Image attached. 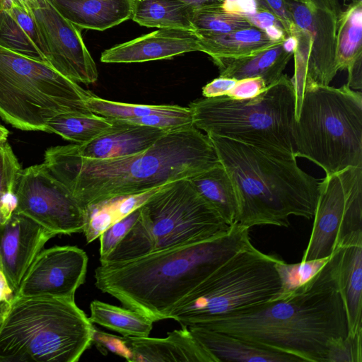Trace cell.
<instances>
[{
    "mask_svg": "<svg viewBox=\"0 0 362 362\" xmlns=\"http://www.w3.org/2000/svg\"><path fill=\"white\" fill-rule=\"evenodd\" d=\"M219 163L207 134L192 124L168 132L146 151L130 156L90 160L57 146L46 150L43 163L86 208L190 179Z\"/></svg>",
    "mask_w": 362,
    "mask_h": 362,
    "instance_id": "cell-1",
    "label": "cell"
},
{
    "mask_svg": "<svg viewBox=\"0 0 362 362\" xmlns=\"http://www.w3.org/2000/svg\"><path fill=\"white\" fill-rule=\"evenodd\" d=\"M339 256V247L309 281L285 297L193 326L227 333L300 361L325 362L329 341L348 334L337 279Z\"/></svg>",
    "mask_w": 362,
    "mask_h": 362,
    "instance_id": "cell-2",
    "label": "cell"
},
{
    "mask_svg": "<svg viewBox=\"0 0 362 362\" xmlns=\"http://www.w3.org/2000/svg\"><path fill=\"white\" fill-rule=\"evenodd\" d=\"M249 229L235 223L204 240L100 264L95 270V286L153 322L169 319L197 286L250 243Z\"/></svg>",
    "mask_w": 362,
    "mask_h": 362,
    "instance_id": "cell-3",
    "label": "cell"
},
{
    "mask_svg": "<svg viewBox=\"0 0 362 362\" xmlns=\"http://www.w3.org/2000/svg\"><path fill=\"white\" fill-rule=\"evenodd\" d=\"M235 189V223L250 228L288 227L289 217H314L320 180L303 170L296 157L273 154L256 146L207 134Z\"/></svg>",
    "mask_w": 362,
    "mask_h": 362,
    "instance_id": "cell-4",
    "label": "cell"
},
{
    "mask_svg": "<svg viewBox=\"0 0 362 362\" xmlns=\"http://www.w3.org/2000/svg\"><path fill=\"white\" fill-rule=\"evenodd\" d=\"M94 330L74 299L15 295L0 329V362H76Z\"/></svg>",
    "mask_w": 362,
    "mask_h": 362,
    "instance_id": "cell-5",
    "label": "cell"
},
{
    "mask_svg": "<svg viewBox=\"0 0 362 362\" xmlns=\"http://www.w3.org/2000/svg\"><path fill=\"white\" fill-rule=\"evenodd\" d=\"M295 156L325 175L362 167V94L305 79L294 127Z\"/></svg>",
    "mask_w": 362,
    "mask_h": 362,
    "instance_id": "cell-6",
    "label": "cell"
},
{
    "mask_svg": "<svg viewBox=\"0 0 362 362\" xmlns=\"http://www.w3.org/2000/svg\"><path fill=\"white\" fill-rule=\"evenodd\" d=\"M193 124L214 134L267 152L295 156L296 91L286 74L257 97L236 100L226 95L204 98L189 105Z\"/></svg>",
    "mask_w": 362,
    "mask_h": 362,
    "instance_id": "cell-7",
    "label": "cell"
},
{
    "mask_svg": "<svg viewBox=\"0 0 362 362\" xmlns=\"http://www.w3.org/2000/svg\"><path fill=\"white\" fill-rule=\"evenodd\" d=\"M189 179L162 186L141 207L126 235L100 264L136 258L155 251L204 240L229 229Z\"/></svg>",
    "mask_w": 362,
    "mask_h": 362,
    "instance_id": "cell-8",
    "label": "cell"
},
{
    "mask_svg": "<svg viewBox=\"0 0 362 362\" xmlns=\"http://www.w3.org/2000/svg\"><path fill=\"white\" fill-rule=\"evenodd\" d=\"M92 95L48 64L0 46V117L13 127L45 132L59 114L93 113L85 104Z\"/></svg>",
    "mask_w": 362,
    "mask_h": 362,
    "instance_id": "cell-9",
    "label": "cell"
},
{
    "mask_svg": "<svg viewBox=\"0 0 362 362\" xmlns=\"http://www.w3.org/2000/svg\"><path fill=\"white\" fill-rule=\"evenodd\" d=\"M251 242L197 286L170 314L181 327L197 325L274 299L281 290L276 263Z\"/></svg>",
    "mask_w": 362,
    "mask_h": 362,
    "instance_id": "cell-10",
    "label": "cell"
},
{
    "mask_svg": "<svg viewBox=\"0 0 362 362\" xmlns=\"http://www.w3.org/2000/svg\"><path fill=\"white\" fill-rule=\"evenodd\" d=\"M313 218L301 262L328 258L337 248L362 238V167L325 175Z\"/></svg>",
    "mask_w": 362,
    "mask_h": 362,
    "instance_id": "cell-11",
    "label": "cell"
},
{
    "mask_svg": "<svg viewBox=\"0 0 362 362\" xmlns=\"http://www.w3.org/2000/svg\"><path fill=\"white\" fill-rule=\"evenodd\" d=\"M297 40L291 78L296 98L301 100L305 79L329 85L338 70L336 38L341 8L338 0H286Z\"/></svg>",
    "mask_w": 362,
    "mask_h": 362,
    "instance_id": "cell-12",
    "label": "cell"
},
{
    "mask_svg": "<svg viewBox=\"0 0 362 362\" xmlns=\"http://www.w3.org/2000/svg\"><path fill=\"white\" fill-rule=\"evenodd\" d=\"M14 212L31 218L55 235L80 233L86 209L44 163L22 169L16 188Z\"/></svg>",
    "mask_w": 362,
    "mask_h": 362,
    "instance_id": "cell-13",
    "label": "cell"
},
{
    "mask_svg": "<svg viewBox=\"0 0 362 362\" xmlns=\"http://www.w3.org/2000/svg\"><path fill=\"white\" fill-rule=\"evenodd\" d=\"M46 49L47 63L76 83H95V63L83 42L81 29L63 17L47 0L32 10Z\"/></svg>",
    "mask_w": 362,
    "mask_h": 362,
    "instance_id": "cell-14",
    "label": "cell"
},
{
    "mask_svg": "<svg viewBox=\"0 0 362 362\" xmlns=\"http://www.w3.org/2000/svg\"><path fill=\"white\" fill-rule=\"evenodd\" d=\"M88 258L76 246H54L42 250L26 272L15 294L74 299L84 283Z\"/></svg>",
    "mask_w": 362,
    "mask_h": 362,
    "instance_id": "cell-15",
    "label": "cell"
},
{
    "mask_svg": "<svg viewBox=\"0 0 362 362\" xmlns=\"http://www.w3.org/2000/svg\"><path fill=\"white\" fill-rule=\"evenodd\" d=\"M54 236L31 218L16 212L0 224V269L15 294L35 258Z\"/></svg>",
    "mask_w": 362,
    "mask_h": 362,
    "instance_id": "cell-16",
    "label": "cell"
},
{
    "mask_svg": "<svg viewBox=\"0 0 362 362\" xmlns=\"http://www.w3.org/2000/svg\"><path fill=\"white\" fill-rule=\"evenodd\" d=\"M199 38L193 30L160 28L103 52L104 63H136L170 59L199 51Z\"/></svg>",
    "mask_w": 362,
    "mask_h": 362,
    "instance_id": "cell-17",
    "label": "cell"
},
{
    "mask_svg": "<svg viewBox=\"0 0 362 362\" xmlns=\"http://www.w3.org/2000/svg\"><path fill=\"white\" fill-rule=\"evenodd\" d=\"M112 127L94 139L64 146L69 153L90 160H106L130 156L150 148L169 129L110 119Z\"/></svg>",
    "mask_w": 362,
    "mask_h": 362,
    "instance_id": "cell-18",
    "label": "cell"
},
{
    "mask_svg": "<svg viewBox=\"0 0 362 362\" xmlns=\"http://www.w3.org/2000/svg\"><path fill=\"white\" fill-rule=\"evenodd\" d=\"M122 357L129 362H216L187 327L168 333L165 338L122 336Z\"/></svg>",
    "mask_w": 362,
    "mask_h": 362,
    "instance_id": "cell-19",
    "label": "cell"
},
{
    "mask_svg": "<svg viewBox=\"0 0 362 362\" xmlns=\"http://www.w3.org/2000/svg\"><path fill=\"white\" fill-rule=\"evenodd\" d=\"M197 341L216 362H296L297 358L252 341L221 332L187 327Z\"/></svg>",
    "mask_w": 362,
    "mask_h": 362,
    "instance_id": "cell-20",
    "label": "cell"
},
{
    "mask_svg": "<svg viewBox=\"0 0 362 362\" xmlns=\"http://www.w3.org/2000/svg\"><path fill=\"white\" fill-rule=\"evenodd\" d=\"M80 29L105 30L132 17L134 0H47Z\"/></svg>",
    "mask_w": 362,
    "mask_h": 362,
    "instance_id": "cell-21",
    "label": "cell"
},
{
    "mask_svg": "<svg viewBox=\"0 0 362 362\" xmlns=\"http://www.w3.org/2000/svg\"><path fill=\"white\" fill-rule=\"evenodd\" d=\"M337 279L345 308L348 336L362 333V238L339 247Z\"/></svg>",
    "mask_w": 362,
    "mask_h": 362,
    "instance_id": "cell-22",
    "label": "cell"
},
{
    "mask_svg": "<svg viewBox=\"0 0 362 362\" xmlns=\"http://www.w3.org/2000/svg\"><path fill=\"white\" fill-rule=\"evenodd\" d=\"M284 40L255 54L238 58L211 59L220 76L241 80L260 77L267 86L276 82L283 74L293 55L284 46Z\"/></svg>",
    "mask_w": 362,
    "mask_h": 362,
    "instance_id": "cell-23",
    "label": "cell"
},
{
    "mask_svg": "<svg viewBox=\"0 0 362 362\" xmlns=\"http://www.w3.org/2000/svg\"><path fill=\"white\" fill-rule=\"evenodd\" d=\"M0 46L47 63L46 49L33 12L21 6L0 9Z\"/></svg>",
    "mask_w": 362,
    "mask_h": 362,
    "instance_id": "cell-24",
    "label": "cell"
},
{
    "mask_svg": "<svg viewBox=\"0 0 362 362\" xmlns=\"http://www.w3.org/2000/svg\"><path fill=\"white\" fill-rule=\"evenodd\" d=\"M197 35L199 51L211 59L243 57L280 42L274 41L264 30L255 25L223 34Z\"/></svg>",
    "mask_w": 362,
    "mask_h": 362,
    "instance_id": "cell-25",
    "label": "cell"
},
{
    "mask_svg": "<svg viewBox=\"0 0 362 362\" xmlns=\"http://www.w3.org/2000/svg\"><path fill=\"white\" fill-rule=\"evenodd\" d=\"M189 180L199 194L229 226L235 223L238 213L237 194L229 175L221 163Z\"/></svg>",
    "mask_w": 362,
    "mask_h": 362,
    "instance_id": "cell-26",
    "label": "cell"
},
{
    "mask_svg": "<svg viewBox=\"0 0 362 362\" xmlns=\"http://www.w3.org/2000/svg\"><path fill=\"white\" fill-rule=\"evenodd\" d=\"M194 10L177 0H134L132 19L149 28L193 30Z\"/></svg>",
    "mask_w": 362,
    "mask_h": 362,
    "instance_id": "cell-27",
    "label": "cell"
},
{
    "mask_svg": "<svg viewBox=\"0 0 362 362\" xmlns=\"http://www.w3.org/2000/svg\"><path fill=\"white\" fill-rule=\"evenodd\" d=\"M88 317L107 329L117 332L124 337H149L153 322L141 313L125 307H119L100 300L90 304Z\"/></svg>",
    "mask_w": 362,
    "mask_h": 362,
    "instance_id": "cell-28",
    "label": "cell"
},
{
    "mask_svg": "<svg viewBox=\"0 0 362 362\" xmlns=\"http://www.w3.org/2000/svg\"><path fill=\"white\" fill-rule=\"evenodd\" d=\"M335 59L339 71L348 70L362 59V2H352L340 15Z\"/></svg>",
    "mask_w": 362,
    "mask_h": 362,
    "instance_id": "cell-29",
    "label": "cell"
},
{
    "mask_svg": "<svg viewBox=\"0 0 362 362\" xmlns=\"http://www.w3.org/2000/svg\"><path fill=\"white\" fill-rule=\"evenodd\" d=\"M112 125L110 119L93 113L67 112L52 118L47 124L45 132L82 144L94 139Z\"/></svg>",
    "mask_w": 362,
    "mask_h": 362,
    "instance_id": "cell-30",
    "label": "cell"
},
{
    "mask_svg": "<svg viewBox=\"0 0 362 362\" xmlns=\"http://www.w3.org/2000/svg\"><path fill=\"white\" fill-rule=\"evenodd\" d=\"M85 104L93 114L108 119H127L153 114L189 115V107L168 105H139L111 101L97 97L93 94L88 98Z\"/></svg>",
    "mask_w": 362,
    "mask_h": 362,
    "instance_id": "cell-31",
    "label": "cell"
},
{
    "mask_svg": "<svg viewBox=\"0 0 362 362\" xmlns=\"http://www.w3.org/2000/svg\"><path fill=\"white\" fill-rule=\"evenodd\" d=\"M192 24L197 34L218 35L253 25L243 14L232 13L223 7H209L194 12Z\"/></svg>",
    "mask_w": 362,
    "mask_h": 362,
    "instance_id": "cell-32",
    "label": "cell"
},
{
    "mask_svg": "<svg viewBox=\"0 0 362 362\" xmlns=\"http://www.w3.org/2000/svg\"><path fill=\"white\" fill-rule=\"evenodd\" d=\"M329 258L300 261L296 264H287L279 259L275 267L280 278L281 290L274 299L285 297L309 281L322 268Z\"/></svg>",
    "mask_w": 362,
    "mask_h": 362,
    "instance_id": "cell-33",
    "label": "cell"
},
{
    "mask_svg": "<svg viewBox=\"0 0 362 362\" xmlns=\"http://www.w3.org/2000/svg\"><path fill=\"white\" fill-rule=\"evenodd\" d=\"M361 362L362 333L332 339L327 344L325 362Z\"/></svg>",
    "mask_w": 362,
    "mask_h": 362,
    "instance_id": "cell-34",
    "label": "cell"
},
{
    "mask_svg": "<svg viewBox=\"0 0 362 362\" xmlns=\"http://www.w3.org/2000/svg\"><path fill=\"white\" fill-rule=\"evenodd\" d=\"M140 215V207L112 224L100 236V258L104 259L132 228Z\"/></svg>",
    "mask_w": 362,
    "mask_h": 362,
    "instance_id": "cell-35",
    "label": "cell"
},
{
    "mask_svg": "<svg viewBox=\"0 0 362 362\" xmlns=\"http://www.w3.org/2000/svg\"><path fill=\"white\" fill-rule=\"evenodd\" d=\"M21 170V165L8 143L0 147V194L16 192Z\"/></svg>",
    "mask_w": 362,
    "mask_h": 362,
    "instance_id": "cell-36",
    "label": "cell"
},
{
    "mask_svg": "<svg viewBox=\"0 0 362 362\" xmlns=\"http://www.w3.org/2000/svg\"><path fill=\"white\" fill-rule=\"evenodd\" d=\"M130 124L173 130L193 124L192 115L153 114L141 117L119 119Z\"/></svg>",
    "mask_w": 362,
    "mask_h": 362,
    "instance_id": "cell-37",
    "label": "cell"
},
{
    "mask_svg": "<svg viewBox=\"0 0 362 362\" xmlns=\"http://www.w3.org/2000/svg\"><path fill=\"white\" fill-rule=\"evenodd\" d=\"M251 23L264 30L274 41H281L286 37V33L280 22L271 13L257 7L252 13H243Z\"/></svg>",
    "mask_w": 362,
    "mask_h": 362,
    "instance_id": "cell-38",
    "label": "cell"
},
{
    "mask_svg": "<svg viewBox=\"0 0 362 362\" xmlns=\"http://www.w3.org/2000/svg\"><path fill=\"white\" fill-rule=\"evenodd\" d=\"M257 6L273 15L281 24L286 37L293 36L294 24L289 14L286 0H255Z\"/></svg>",
    "mask_w": 362,
    "mask_h": 362,
    "instance_id": "cell-39",
    "label": "cell"
},
{
    "mask_svg": "<svg viewBox=\"0 0 362 362\" xmlns=\"http://www.w3.org/2000/svg\"><path fill=\"white\" fill-rule=\"evenodd\" d=\"M267 87L260 77L243 78L237 81L226 96L236 100L250 99L262 93Z\"/></svg>",
    "mask_w": 362,
    "mask_h": 362,
    "instance_id": "cell-40",
    "label": "cell"
},
{
    "mask_svg": "<svg viewBox=\"0 0 362 362\" xmlns=\"http://www.w3.org/2000/svg\"><path fill=\"white\" fill-rule=\"evenodd\" d=\"M237 81L235 78L219 76L202 88V95L204 98L227 95Z\"/></svg>",
    "mask_w": 362,
    "mask_h": 362,
    "instance_id": "cell-41",
    "label": "cell"
},
{
    "mask_svg": "<svg viewBox=\"0 0 362 362\" xmlns=\"http://www.w3.org/2000/svg\"><path fill=\"white\" fill-rule=\"evenodd\" d=\"M18 199L15 192L0 194V224L4 223L16 211Z\"/></svg>",
    "mask_w": 362,
    "mask_h": 362,
    "instance_id": "cell-42",
    "label": "cell"
},
{
    "mask_svg": "<svg viewBox=\"0 0 362 362\" xmlns=\"http://www.w3.org/2000/svg\"><path fill=\"white\" fill-rule=\"evenodd\" d=\"M348 81L346 85L351 89L362 88V59L357 61L348 70Z\"/></svg>",
    "mask_w": 362,
    "mask_h": 362,
    "instance_id": "cell-43",
    "label": "cell"
},
{
    "mask_svg": "<svg viewBox=\"0 0 362 362\" xmlns=\"http://www.w3.org/2000/svg\"><path fill=\"white\" fill-rule=\"evenodd\" d=\"M191 6L194 11L197 10L209 8L223 6L224 0H177Z\"/></svg>",
    "mask_w": 362,
    "mask_h": 362,
    "instance_id": "cell-44",
    "label": "cell"
},
{
    "mask_svg": "<svg viewBox=\"0 0 362 362\" xmlns=\"http://www.w3.org/2000/svg\"><path fill=\"white\" fill-rule=\"evenodd\" d=\"M15 296L13 289L11 288L5 274L0 269V302L11 303Z\"/></svg>",
    "mask_w": 362,
    "mask_h": 362,
    "instance_id": "cell-45",
    "label": "cell"
},
{
    "mask_svg": "<svg viewBox=\"0 0 362 362\" xmlns=\"http://www.w3.org/2000/svg\"><path fill=\"white\" fill-rule=\"evenodd\" d=\"M25 6L29 11L45 4L46 0H22Z\"/></svg>",
    "mask_w": 362,
    "mask_h": 362,
    "instance_id": "cell-46",
    "label": "cell"
},
{
    "mask_svg": "<svg viewBox=\"0 0 362 362\" xmlns=\"http://www.w3.org/2000/svg\"><path fill=\"white\" fill-rule=\"evenodd\" d=\"M15 5L21 6V7L25 8L27 11H28L26 8V7L25 6L22 0H2L1 9H8Z\"/></svg>",
    "mask_w": 362,
    "mask_h": 362,
    "instance_id": "cell-47",
    "label": "cell"
},
{
    "mask_svg": "<svg viewBox=\"0 0 362 362\" xmlns=\"http://www.w3.org/2000/svg\"><path fill=\"white\" fill-rule=\"evenodd\" d=\"M10 307V303L7 302H0V329L6 316Z\"/></svg>",
    "mask_w": 362,
    "mask_h": 362,
    "instance_id": "cell-48",
    "label": "cell"
},
{
    "mask_svg": "<svg viewBox=\"0 0 362 362\" xmlns=\"http://www.w3.org/2000/svg\"><path fill=\"white\" fill-rule=\"evenodd\" d=\"M8 134V130L4 126L0 124V147L3 146L7 143Z\"/></svg>",
    "mask_w": 362,
    "mask_h": 362,
    "instance_id": "cell-49",
    "label": "cell"
},
{
    "mask_svg": "<svg viewBox=\"0 0 362 362\" xmlns=\"http://www.w3.org/2000/svg\"><path fill=\"white\" fill-rule=\"evenodd\" d=\"M353 2H362V0H353Z\"/></svg>",
    "mask_w": 362,
    "mask_h": 362,
    "instance_id": "cell-50",
    "label": "cell"
},
{
    "mask_svg": "<svg viewBox=\"0 0 362 362\" xmlns=\"http://www.w3.org/2000/svg\"><path fill=\"white\" fill-rule=\"evenodd\" d=\"M2 7V0H0V9H1Z\"/></svg>",
    "mask_w": 362,
    "mask_h": 362,
    "instance_id": "cell-51",
    "label": "cell"
}]
</instances>
